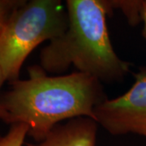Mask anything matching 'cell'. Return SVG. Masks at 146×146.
Segmentation results:
<instances>
[{"label":"cell","mask_w":146,"mask_h":146,"mask_svg":"<svg viewBox=\"0 0 146 146\" xmlns=\"http://www.w3.org/2000/svg\"><path fill=\"white\" fill-rule=\"evenodd\" d=\"M23 0H0V33L9 17Z\"/></svg>","instance_id":"cell-8"},{"label":"cell","mask_w":146,"mask_h":146,"mask_svg":"<svg viewBox=\"0 0 146 146\" xmlns=\"http://www.w3.org/2000/svg\"><path fill=\"white\" fill-rule=\"evenodd\" d=\"M68 15L60 0H23L0 33V71L5 81L20 79L25 59L42 42L68 29Z\"/></svg>","instance_id":"cell-3"},{"label":"cell","mask_w":146,"mask_h":146,"mask_svg":"<svg viewBox=\"0 0 146 146\" xmlns=\"http://www.w3.org/2000/svg\"><path fill=\"white\" fill-rule=\"evenodd\" d=\"M98 126L90 118L72 119L55 126L42 141L26 146H95Z\"/></svg>","instance_id":"cell-5"},{"label":"cell","mask_w":146,"mask_h":146,"mask_svg":"<svg viewBox=\"0 0 146 146\" xmlns=\"http://www.w3.org/2000/svg\"><path fill=\"white\" fill-rule=\"evenodd\" d=\"M124 94L106 100L94 111V120L113 136L136 134L146 139V67L134 73Z\"/></svg>","instance_id":"cell-4"},{"label":"cell","mask_w":146,"mask_h":146,"mask_svg":"<svg viewBox=\"0 0 146 146\" xmlns=\"http://www.w3.org/2000/svg\"><path fill=\"white\" fill-rule=\"evenodd\" d=\"M68 29L40 52V66L48 74L63 75L71 66L102 83L123 80L132 64L114 50L106 17L112 11L104 0H67Z\"/></svg>","instance_id":"cell-2"},{"label":"cell","mask_w":146,"mask_h":146,"mask_svg":"<svg viewBox=\"0 0 146 146\" xmlns=\"http://www.w3.org/2000/svg\"><path fill=\"white\" fill-rule=\"evenodd\" d=\"M29 131L28 126L24 123L11 125L6 134L0 133V146H23Z\"/></svg>","instance_id":"cell-7"},{"label":"cell","mask_w":146,"mask_h":146,"mask_svg":"<svg viewBox=\"0 0 146 146\" xmlns=\"http://www.w3.org/2000/svg\"><path fill=\"white\" fill-rule=\"evenodd\" d=\"M4 82H6L5 80L3 78V76L0 71V119L3 120V117H4V110H3V105H2V102H1V98H2V94H1V89H2V87L3 85Z\"/></svg>","instance_id":"cell-10"},{"label":"cell","mask_w":146,"mask_h":146,"mask_svg":"<svg viewBox=\"0 0 146 146\" xmlns=\"http://www.w3.org/2000/svg\"><path fill=\"white\" fill-rule=\"evenodd\" d=\"M141 22L143 23L142 34L146 40V0L141 1Z\"/></svg>","instance_id":"cell-9"},{"label":"cell","mask_w":146,"mask_h":146,"mask_svg":"<svg viewBox=\"0 0 146 146\" xmlns=\"http://www.w3.org/2000/svg\"><path fill=\"white\" fill-rule=\"evenodd\" d=\"M111 10L119 9L125 15L131 25H136L141 22V1H107Z\"/></svg>","instance_id":"cell-6"},{"label":"cell","mask_w":146,"mask_h":146,"mask_svg":"<svg viewBox=\"0 0 146 146\" xmlns=\"http://www.w3.org/2000/svg\"><path fill=\"white\" fill-rule=\"evenodd\" d=\"M28 73L29 78L9 83L10 89L2 94V121L28 126V136L35 142L68 120L94 119L95 109L108 99L102 83L88 74L74 72L53 76L40 65L29 67Z\"/></svg>","instance_id":"cell-1"}]
</instances>
